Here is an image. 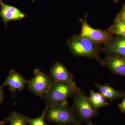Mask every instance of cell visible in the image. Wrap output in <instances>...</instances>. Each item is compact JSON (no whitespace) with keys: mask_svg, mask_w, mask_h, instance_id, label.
<instances>
[{"mask_svg":"<svg viewBox=\"0 0 125 125\" xmlns=\"http://www.w3.org/2000/svg\"><path fill=\"white\" fill-rule=\"evenodd\" d=\"M87 16L88 14L86 13L84 18L80 19L79 22L81 24V31L80 34L100 45L106 44L114 35L107 30L95 29L91 27L87 21Z\"/></svg>","mask_w":125,"mask_h":125,"instance_id":"obj_5","label":"cell"},{"mask_svg":"<svg viewBox=\"0 0 125 125\" xmlns=\"http://www.w3.org/2000/svg\"><path fill=\"white\" fill-rule=\"evenodd\" d=\"M73 98V108L81 124H87L91 121L92 118L98 116V110L94 107L89 97L82 90L75 92Z\"/></svg>","mask_w":125,"mask_h":125,"instance_id":"obj_3","label":"cell"},{"mask_svg":"<svg viewBox=\"0 0 125 125\" xmlns=\"http://www.w3.org/2000/svg\"><path fill=\"white\" fill-rule=\"evenodd\" d=\"M1 9L0 16L4 23L5 28L9 21H21L26 17V15L17 7L5 4L2 0H0Z\"/></svg>","mask_w":125,"mask_h":125,"instance_id":"obj_9","label":"cell"},{"mask_svg":"<svg viewBox=\"0 0 125 125\" xmlns=\"http://www.w3.org/2000/svg\"><path fill=\"white\" fill-rule=\"evenodd\" d=\"M70 51L75 57H86L94 59L101 65L102 59L99 54L103 52V47L80 34L73 35L67 40Z\"/></svg>","mask_w":125,"mask_h":125,"instance_id":"obj_1","label":"cell"},{"mask_svg":"<svg viewBox=\"0 0 125 125\" xmlns=\"http://www.w3.org/2000/svg\"><path fill=\"white\" fill-rule=\"evenodd\" d=\"M125 95L123 97V100L122 102L118 105V107L121 112L125 114Z\"/></svg>","mask_w":125,"mask_h":125,"instance_id":"obj_18","label":"cell"},{"mask_svg":"<svg viewBox=\"0 0 125 125\" xmlns=\"http://www.w3.org/2000/svg\"><path fill=\"white\" fill-rule=\"evenodd\" d=\"M75 93L67 84L53 80L44 97L47 106L67 100L70 98L73 97Z\"/></svg>","mask_w":125,"mask_h":125,"instance_id":"obj_4","label":"cell"},{"mask_svg":"<svg viewBox=\"0 0 125 125\" xmlns=\"http://www.w3.org/2000/svg\"><path fill=\"white\" fill-rule=\"evenodd\" d=\"M102 47L103 52L106 54H116L125 57V37L114 35Z\"/></svg>","mask_w":125,"mask_h":125,"instance_id":"obj_11","label":"cell"},{"mask_svg":"<svg viewBox=\"0 0 125 125\" xmlns=\"http://www.w3.org/2000/svg\"><path fill=\"white\" fill-rule=\"evenodd\" d=\"M6 122L4 121H1L0 120V125H3L6 123Z\"/></svg>","mask_w":125,"mask_h":125,"instance_id":"obj_20","label":"cell"},{"mask_svg":"<svg viewBox=\"0 0 125 125\" xmlns=\"http://www.w3.org/2000/svg\"><path fill=\"white\" fill-rule=\"evenodd\" d=\"M35 0H31V1H34Z\"/></svg>","mask_w":125,"mask_h":125,"instance_id":"obj_23","label":"cell"},{"mask_svg":"<svg viewBox=\"0 0 125 125\" xmlns=\"http://www.w3.org/2000/svg\"></svg>","mask_w":125,"mask_h":125,"instance_id":"obj_24","label":"cell"},{"mask_svg":"<svg viewBox=\"0 0 125 125\" xmlns=\"http://www.w3.org/2000/svg\"><path fill=\"white\" fill-rule=\"evenodd\" d=\"M89 98L94 107L97 110L107 106L109 104L105 97L100 92H96L90 90Z\"/></svg>","mask_w":125,"mask_h":125,"instance_id":"obj_13","label":"cell"},{"mask_svg":"<svg viewBox=\"0 0 125 125\" xmlns=\"http://www.w3.org/2000/svg\"><path fill=\"white\" fill-rule=\"evenodd\" d=\"M114 2L115 3H117V2H118V1H119V0H113Z\"/></svg>","mask_w":125,"mask_h":125,"instance_id":"obj_22","label":"cell"},{"mask_svg":"<svg viewBox=\"0 0 125 125\" xmlns=\"http://www.w3.org/2000/svg\"><path fill=\"white\" fill-rule=\"evenodd\" d=\"M116 16L125 23V1L120 11L117 14Z\"/></svg>","mask_w":125,"mask_h":125,"instance_id":"obj_17","label":"cell"},{"mask_svg":"<svg viewBox=\"0 0 125 125\" xmlns=\"http://www.w3.org/2000/svg\"><path fill=\"white\" fill-rule=\"evenodd\" d=\"M87 125H94V124L93 123H92V121H90V122H89V123H87Z\"/></svg>","mask_w":125,"mask_h":125,"instance_id":"obj_21","label":"cell"},{"mask_svg":"<svg viewBox=\"0 0 125 125\" xmlns=\"http://www.w3.org/2000/svg\"><path fill=\"white\" fill-rule=\"evenodd\" d=\"M107 30L113 35H118L125 37V23L116 16L113 23Z\"/></svg>","mask_w":125,"mask_h":125,"instance_id":"obj_15","label":"cell"},{"mask_svg":"<svg viewBox=\"0 0 125 125\" xmlns=\"http://www.w3.org/2000/svg\"><path fill=\"white\" fill-rule=\"evenodd\" d=\"M101 65L113 73L125 77V57L114 54H106Z\"/></svg>","mask_w":125,"mask_h":125,"instance_id":"obj_8","label":"cell"},{"mask_svg":"<svg viewBox=\"0 0 125 125\" xmlns=\"http://www.w3.org/2000/svg\"></svg>","mask_w":125,"mask_h":125,"instance_id":"obj_25","label":"cell"},{"mask_svg":"<svg viewBox=\"0 0 125 125\" xmlns=\"http://www.w3.org/2000/svg\"><path fill=\"white\" fill-rule=\"evenodd\" d=\"M34 76L28 81V88L37 96L45 97L53 81L51 77L38 69L34 70Z\"/></svg>","mask_w":125,"mask_h":125,"instance_id":"obj_6","label":"cell"},{"mask_svg":"<svg viewBox=\"0 0 125 125\" xmlns=\"http://www.w3.org/2000/svg\"><path fill=\"white\" fill-rule=\"evenodd\" d=\"M94 85L106 99L111 102L116 99L123 98L125 96V92L115 90L107 84L102 85L98 83L95 84Z\"/></svg>","mask_w":125,"mask_h":125,"instance_id":"obj_12","label":"cell"},{"mask_svg":"<svg viewBox=\"0 0 125 125\" xmlns=\"http://www.w3.org/2000/svg\"><path fill=\"white\" fill-rule=\"evenodd\" d=\"M45 117L50 123L56 125H80L73 108L69 106L67 100L46 106Z\"/></svg>","mask_w":125,"mask_h":125,"instance_id":"obj_2","label":"cell"},{"mask_svg":"<svg viewBox=\"0 0 125 125\" xmlns=\"http://www.w3.org/2000/svg\"><path fill=\"white\" fill-rule=\"evenodd\" d=\"M4 98V94L3 90V87L0 85V104H2Z\"/></svg>","mask_w":125,"mask_h":125,"instance_id":"obj_19","label":"cell"},{"mask_svg":"<svg viewBox=\"0 0 125 125\" xmlns=\"http://www.w3.org/2000/svg\"><path fill=\"white\" fill-rule=\"evenodd\" d=\"M6 122H9L10 125H28V117L22 114L12 112L8 117L5 119Z\"/></svg>","mask_w":125,"mask_h":125,"instance_id":"obj_14","label":"cell"},{"mask_svg":"<svg viewBox=\"0 0 125 125\" xmlns=\"http://www.w3.org/2000/svg\"><path fill=\"white\" fill-rule=\"evenodd\" d=\"M46 108L41 115L38 117L35 118H30L28 117V122L30 125H47L45 122V115Z\"/></svg>","mask_w":125,"mask_h":125,"instance_id":"obj_16","label":"cell"},{"mask_svg":"<svg viewBox=\"0 0 125 125\" xmlns=\"http://www.w3.org/2000/svg\"><path fill=\"white\" fill-rule=\"evenodd\" d=\"M50 74L53 80L67 84L75 92H80L82 90L74 82V76L73 75L70 73L61 62H57L54 63L51 67Z\"/></svg>","mask_w":125,"mask_h":125,"instance_id":"obj_7","label":"cell"},{"mask_svg":"<svg viewBox=\"0 0 125 125\" xmlns=\"http://www.w3.org/2000/svg\"><path fill=\"white\" fill-rule=\"evenodd\" d=\"M28 83V81L26 80L20 74L13 70H11L4 82L1 85L3 88L5 86H9L10 92L15 94L17 90L21 92L24 89L25 84Z\"/></svg>","mask_w":125,"mask_h":125,"instance_id":"obj_10","label":"cell"}]
</instances>
